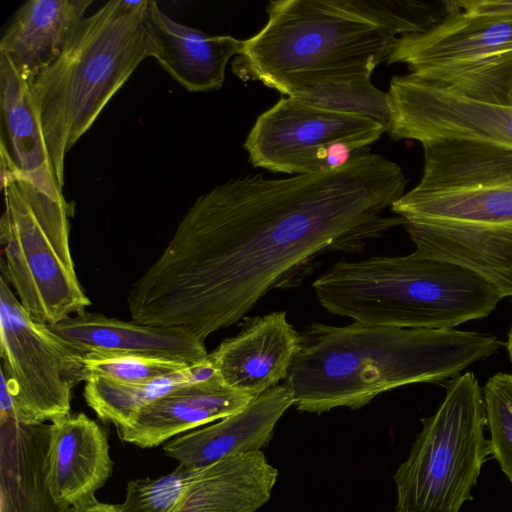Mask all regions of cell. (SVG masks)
<instances>
[{"instance_id":"6da1fadb","label":"cell","mask_w":512,"mask_h":512,"mask_svg":"<svg viewBox=\"0 0 512 512\" xmlns=\"http://www.w3.org/2000/svg\"><path fill=\"white\" fill-rule=\"evenodd\" d=\"M402 168L362 152L337 169L247 174L199 196L159 257L131 285L133 321L201 341L241 320L273 289L298 286L327 253H360L405 220Z\"/></svg>"},{"instance_id":"7a4b0ae2","label":"cell","mask_w":512,"mask_h":512,"mask_svg":"<svg viewBox=\"0 0 512 512\" xmlns=\"http://www.w3.org/2000/svg\"><path fill=\"white\" fill-rule=\"evenodd\" d=\"M268 20L243 40L231 69L292 96L318 84L371 77L398 38L424 32L447 14L444 1L273 0Z\"/></svg>"},{"instance_id":"3957f363","label":"cell","mask_w":512,"mask_h":512,"mask_svg":"<svg viewBox=\"0 0 512 512\" xmlns=\"http://www.w3.org/2000/svg\"><path fill=\"white\" fill-rule=\"evenodd\" d=\"M502 344L493 334L455 328L315 322L301 332L284 385L299 411L358 409L404 385L448 381Z\"/></svg>"},{"instance_id":"277c9868","label":"cell","mask_w":512,"mask_h":512,"mask_svg":"<svg viewBox=\"0 0 512 512\" xmlns=\"http://www.w3.org/2000/svg\"><path fill=\"white\" fill-rule=\"evenodd\" d=\"M312 287L330 313L403 328H455L489 316L503 298L478 274L415 251L337 262Z\"/></svg>"},{"instance_id":"5b68a950","label":"cell","mask_w":512,"mask_h":512,"mask_svg":"<svg viewBox=\"0 0 512 512\" xmlns=\"http://www.w3.org/2000/svg\"><path fill=\"white\" fill-rule=\"evenodd\" d=\"M148 0H112L85 17L59 57L30 84L54 175L139 64L150 57Z\"/></svg>"},{"instance_id":"8992f818","label":"cell","mask_w":512,"mask_h":512,"mask_svg":"<svg viewBox=\"0 0 512 512\" xmlns=\"http://www.w3.org/2000/svg\"><path fill=\"white\" fill-rule=\"evenodd\" d=\"M1 277L35 321L53 325L86 311L91 301L75 272L69 205L24 178L2 190Z\"/></svg>"},{"instance_id":"52a82bcc","label":"cell","mask_w":512,"mask_h":512,"mask_svg":"<svg viewBox=\"0 0 512 512\" xmlns=\"http://www.w3.org/2000/svg\"><path fill=\"white\" fill-rule=\"evenodd\" d=\"M445 397L428 418L393 476L396 512H459L472 500L481 468L491 455L483 388L472 372L446 385Z\"/></svg>"},{"instance_id":"ba28073f","label":"cell","mask_w":512,"mask_h":512,"mask_svg":"<svg viewBox=\"0 0 512 512\" xmlns=\"http://www.w3.org/2000/svg\"><path fill=\"white\" fill-rule=\"evenodd\" d=\"M421 180L391 210L405 221L512 225V151L484 142L421 143Z\"/></svg>"},{"instance_id":"9c48e42d","label":"cell","mask_w":512,"mask_h":512,"mask_svg":"<svg viewBox=\"0 0 512 512\" xmlns=\"http://www.w3.org/2000/svg\"><path fill=\"white\" fill-rule=\"evenodd\" d=\"M1 372L19 418L52 422L70 414L72 389L86 380L85 354L33 320L0 276Z\"/></svg>"},{"instance_id":"30bf717a","label":"cell","mask_w":512,"mask_h":512,"mask_svg":"<svg viewBox=\"0 0 512 512\" xmlns=\"http://www.w3.org/2000/svg\"><path fill=\"white\" fill-rule=\"evenodd\" d=\"M389 127L282 97L256 119L244 142L253 166L289 175L337 169Z\"/></svg>"},{"instance_id":"8fae6325","label":"cell","mask_w":512,"mask_h":512,"mask_svg":"<svg viewBox=\"0 0 512 512\" xmlns=\"http://www.w3.org/2000/svg\"><path fill=\"white\" fill-rule=\"evenodd\" d=\"M393 140L464 139L512 151V107L476 102L413 74L389 87Z\"/></svg>"},{"instance_id":"7c38bea8","label":"cell","mask_w":512,"mask_h":512,"mask_svg":"<svg viewBox=\"0 0 512 512\" xmlns=\"http://www.w3.org/2000/svg\"><path fill=\"white\" fill-rule=\"evenodd\" d=\"M301 332L286 312L247 317L240 331L208 354L222 382L255 400L286 380L300 350Z\"/></svg>"},{"instance_id":"4fadbf2b","label":"cell","mask_w":512,"mask_h":512,"mask_svg":"<svg viewBox=\"0 0 512 512\" xmlns=\"http://www.w3.org/2000/svg\"><path fill=\"white\" fill-rule=\"evenodd\" d=\"M50 424L19 418L10 391L0 393V512H76L51 492L47 476Z\"/></svg>"},{"instance_id":"5bb4252c","label":"cell","mask_w":512,"mask_h":512,"mask_svg":"<svg viewBox=\"0 0 512 512\" xmlns=\"http://www.w3.org/2000/svg\"><path fill=\"white\" fill-rule=\"evenodd\" d=\"M49 328L85 355L127 354L196 365L209 354L204 342L184 329L145 325L94 312L84 311Z\"/></svg>"},{"instance_id":"9a60e30c","label":"cell","mask_w":512,"mask_h":512,"mask_svg":"<svg viewBox=\"0 0 512 512\" xmlns=\"http://www.w3.org/2000/svg\"><path fill=\"white\" fill-rule=\"evenodd\" d=\"M47 476L54 497L76 511L98 500L96 492L112 475L104 430L84 413L50 423Z\"/></svg>"},{"instance_id":"2e32d148","label":"cell","mask_w":512,"mask_h":512,"mask_svg":"<svg viewBox=\"0 0 512 512\" xmlns=\"http://www.w3.org/2000/svg\"><path fill=\"white\" fill-rule=\"evenodd\" d=\"M294 405L284 384L277 385L239 412L208 426L172 438L163 446L178 464L205 468L228 457L261 451L282 415Z\"/></svg>"},{"instance_id":"e0dca14e","label":"cell","mask_w":512,"mask_h":512,"mask_svg":"<svg viewBox=\"0 0 512 512\" xmlns=\"http://www.w3.org/2000/svg\"><path fill=\"white\" fill-rule=\"evenodd\" d=\"M144 26L150 57L185 89L207 92L220 89L231 57L239 54L243 40L232 36H210L166 15L153 0L144 11Z\"/></svg>"},{"instance_id":"ac0fdd59","label":"cell","mask_w":512,"mask_h":512,"mask_svg":"<svg viewBox=\"0 0 512 512\" xmlns=\"http://www.w3.org/2000/svg\"><path fill=\"white\" fill-rule=\"evenodd\" d=\"M448 13L430 29L398 38L388 64L410 73L427 66L489 57L512 50V18L472 14L446 0Z\"/></svg>"},{"instance_id":"d6986e66","label":"cell","mask_w":512,"mask_h":512,"mask_svg":"<svg viewBox=\"0 0 512 512\" xmlns=\"http://www.w3.org/2000/svg\"><path fill=\"white\" fill-rule=\"evenodd\" d=\"M415 252L466 268L512 297V225L405 221Z\"/></svg>"},{"instance_id":"ffe728a7","label":"cell","mask_w":512,"mask_h":512,"mask_svg":"<svg viewBox=\"0 0 512 512\" xmlns=\"http://www.w3.org/2000/svg\"><path fill=\"white\" fill-rule=\"evenodd\" d=\"M252 401L225 385L217 375L183 385L154 400L118 431L125 442L153 448L183 432L231 416Z\"/></svg>"},{"instance_id":"44dd1931","label":"cell","mask_w":512,"mask_h":512,"mask_svg":"<svg viewBox=\"0 0 512 512\" xmlns=\"http://www.w3.org/2000/svg\"><path fill=\"white\" fill-rule=\"evenodd\" d=\"M92 3V0L27 1L2 35L0 53L31 84L59 57Z\"/></svg>"},{"instance_id":"7402d4cb","label":"cell","mask_w":512,"mask_h":512,"mask_svg":"<svg viewBox=\"0 0 512 512\" xmlns=\"http://www.w3.org/2000/svg\"><path fill=\"white\" fill-rule=\"evenodd\" d=\"M1 144L22 177L54 199L64 198L53 172L30 84L0 53Z\"/></svg>"},{"instance_id":"603a6c76","label":"cell","mask_w":512,"mask_h":512,"mask_svg":"<svg viewBox=\"0 0 512 512\" xmlns=\"http://www.w3.org/2000/svg\"><path fill=\"white\" fill-rule=\"evenodd\" d=\"M277 476L262 450L228 457L203 468L172 512H255Z\"/></svg>"},{"instance_id":"cb8c5ba5","label":"cell","mask_w":512,"mask_h":512,"mask_svg":"<svg viewBox=\"0 0 512 512\" xmlns=\"http://www.w3.org/2000/svg\"><path fill=\"white\" fill-rule=\"evenodd\" d=\"M217 375L207 357L202 363L144 384H123L100 376H89L85 380L84 398L99 419L113 423L118 429L129 423L145 406L172 390Z\"/></svg>"},{"instance_id":"d4e9b609","label":"cell","mask_w":512,"mask_h":512,"mask_svg":"<svg viewBox=\"0 0 512 512\" xmlns=\"http://www.w3.org/2000/svg\"><path fill=\"white\" fill-rule=\"evenodd\" d=\"M410 74L476 102L512 107V50L435 64Z\"/></svg>"},{"instance_id":"484cf974","label":"cell","mask_w":512,"mask_h":512,"mask_svg":"<svg viewBox=\"0 0 512 512\" xmlns=\"http://www.w3.org/2000/svg\"><path fill=\"white\" fill-rule=\"evenodd\" d=\"M289 97L316 109L370 119L389 128L391 125L389 94L378 89L370 77L322 83Z\"/></svg>"},{"instance_id":"4316f807","label":"cell","mask_w":512,"mask_h":512,"mask_svg":"<svg viewBox=\"0 0 512 512\" xmlns=\"http://www.w3.org/2000/svg\"><path fill=\"white\" fill-rule=\"evenodd\" d=\"M491 456L512 483V375L491 376L483 387Z\"/></svg>"},{"instance_id":"83f0119b","label":"cell","mask_w":512,"mask_h":512,"mask_svg":"<svg viewBox=\"0 0 512 512\" xmlns=\"http://www.w3.org/2000/svg\"><path fill=\"white\" fill-rule=\"evenodd\" d=\"M202 469L179 464L157 478L130 480L121 504L123 512H172Z\"/></svg>"},{"instance_id":"f1b7e54d","label":"cell","mask_w":512,"mask_h":512,"mask_svg":"<svg viewBox=\"0 0 512 512\" xmlns=\"http://www.w3.org/2000/svg\"><path fill=\"white\" fill-rule=\"evenodd\" d=\"M84 362L87 378L100 376L123 384L148 383L193 366L168 359L110 353H87Z\"/></svg>"},{"instance_id":"f546056e","label":"cell","mask_w":512,"mask_h":512,"mask_svg":"<svg viewBox=\"0 0 512 512\" xmlns=\"http://www.w3.org/2000/svg\"><path fill=\"white\" fill-rule=\"evenodd\" d=\"M454 5L465 12L512 18V0H456Z\"/></svg>"},{"instance_id":"4dcf8cb0","label":"cell","mask_w":512,"mask_h":512,"mask_svg":"<svg viewBox=\"0 0 512 512\" xmlns=\"http://www.w3.org/2000/svg\"><path fill=\"white\" fill-rule=\"evenodd\" d=\"M76 512H123V510L121 504H109L97 501Z\"/></svg>"},{"instance_id":"1f68e13d","label":"cell","mask_w":512,"mask_h":512,"mask_svg":"<svg viewBox=\"0 0 512 512\" xmlns=\"http://www.w3.org/2000/svg\"><path fill=\"white\" fill-rule=\"evenodd\" d=\"M509 358L512 362V324L507 335V342L505 343Z\"/></svg>"}]
</instances>
